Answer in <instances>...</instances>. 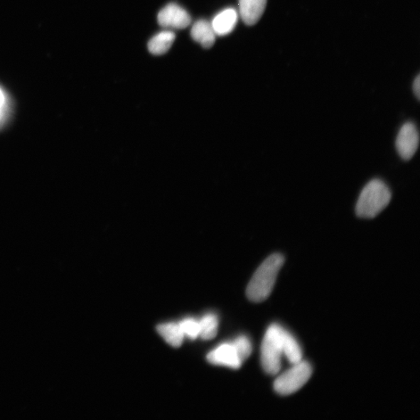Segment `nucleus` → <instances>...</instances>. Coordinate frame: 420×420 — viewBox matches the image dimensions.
Wrapping results in <instances>:
<instances>
[{"mask_svg":"<svg viewBox=\"0 0 420 420\" xmlns=\"http://www.w3.org/2000/svg\"><path fill=\"white\" fill-rule=\"evenodd\" d=\"M284 261L282 254L274 253L262 263L247 287V296L251 301L259 303L269 298Z\"/></svg>","mask_w":420,"mask_h":420,"instance_id":"1","label":"nucleus"},{"mask_svg":"<svg viewBox=\"0 0 420 420\" xmlns=\"http://www.w3.org/2000/svg\"><path fill=\"white\" fill-rule=\"evenodd\" d=\"M392 200L390 188L381 179H373L362 190L356 205L358 217L373 219L388 207Z\"/></svg>","mask_w":420,"mask_h":420,"instance_id":"2","label":"nucleus"},{"mask_svg":"<svg viewBox=\"0 0 420 420\" xmlns=\"http://www.w3.org/2000/svg\"><path fill=\"white\" fill-rule=\"evenodd\" d=\"M284 332V328L277 324L270 325L262 343V366L271 375H277L281 369Z\"/></svg>","mask_w":420,"mask_h":420,"instance_id":"3","label":"nucleus"},{"mask_svg":"<svg viewBox=\"0 0 420 420\" xmlns=\"http://www.w3.org/2000/svg\"><path fill=\"white\" fill-rule=\"evenodd\" d=\"M312 375V367L306 361H301L280 375L274 382V390L279 394H291L300 390Z\"/></svg>","mask_w":420,"mask_h":420,"instance_id":"4","label":"nucleus"},{"mask_svg":"<svg viewBox=\"0 0 420 420\" xmlns=\"http://www.w3.org/2000/svg\"><path fill=\"white\" fill-rule=\"evenodd\" d=\"M419 144V131L414 123L406 122L398 134L395 146L403 160L409 161L418 150Z\"/></svg>","mask_w":420,"mask_h":420,"instance_id":"5","label":"nucleus"},{"mask_svg":"<svg viewBox=\"0 0 420 420\" xmlns=\"http://www.w3.org/2000/svg\"><path fill=\"white\" fill-rule=\"evenodd\" d=\"M160 26L166 28L183 29L191 23V16L176 4H170L160 11L158 16Z\"/></svg>","mask_w":420,"mask_h":420,"instance_id":"6","label":"nucleus"},{"mask_svg":"<svg viewBox=\"0 0 420 420\" xmlns=\"http://www.w3.org/2000/svg\"><path fill=\"white\" fill-rule=\"evenodd\" d=\"M209 363L213 365L225 366L232 369H239L242 362L232 343L220 344L216 349L212 350L208 355Z\"/></svg>","mask_w":420,"mask_h":420,"instance_id":"7","label":"nucleus"},{"mask_svg":"<svg viewBox=\"0 0 420 420\" xmlns=\"http://www.w3.org/2000/svg\"><path fill=\"white\" fill-rule=\"evenodd\" d=\"M267 0H239V13L247 26L257 23L264 13Z\"/></svg>","mask_w":420,"mask_h":420,"instance_id":"8","label":"nucleus"},{"mask_svg":"<svg viewBox=\"0 0 420 420\" xmlns=\"http://www.w3.org/2000/svg\"><path fill=\"white\" fill-rule=\"evenodd\" d=\"M238 14L234 8L220 12L211 22L212 27L217 36H224L232 32L237 23Z\"/></svg>","mask_w":420,"mask_h":420,"instance_id":"9","label":"nucleus"},{"mask_svg":"<svg viewBox=\"0 0 420 420\" xmlns=\"http://www.w3.org/2000/svg\"><path fill=\"white\" fill-rule=\"evenodd\" d=\"M192 38L204 48H211L215 43L216 34L211 22L205 20L197 21L191 30Z\"/></svg>","mask_w":420,"mask_h":420,"instance_id":"10","label":"nucleus"},{"mask_svg":"<svg viewBox=\"0 0 420 420\" xmlns=\"http://www.w3.org/2000/svg\"><path fill=\"white\" fill-rule=\"evenodd\" d=\"M175 40L176 34L174 32L170 30L163 31L150 40L149 43H148V48L153 55H161L169 50Z\"/></svg>","mask_w":420,"mask_h":420,"instance_id":"11","label":"nucleus"},{"mask_svg":"<svg viewBox=\"0 0 420 420\" xmlns=\"http://www.w3.org/2000/svg\"><path fill=\"white\" fill-rule=\"evenodd\" d=\"M156 330L173 348H180L184 341L185 335L178 323L161 324L156 327Z\"/></svg>","mask_w":420,"mask_h":420,"instance_id":"12","label":"nucleus"},{"mask_svg":"<svg viewBox=\"0 0 420 420\" xmlns=\"http://www.w3.org/2000/svg\"><path fill=\"white\" fill-rule=\"evenodd\" d=\"M284 354L291 364L296 365L302 360V351L295 338L285 330L283 335Z\"/></svg>","mask_w":420,"mask_h":420,"instance_id":"13","label":"nucleus"},{"mask_svg":"<svg viewBox=\"0 0 420 420\" xmlns=\"http://www.w3.org/2000/svg\"><path fill=\"white\" fill-rule=\"evenodd\" d=\"M200 336L204 340H211L217 336L218 332V318L216 315L208 314L199 321Z\"/></svg>","mask_w":420,"mask_h":420,"instance_id":"14","label":"nucleus"},{"mask_svg":"<svg viewBox=\"0 0 420 420\" xmlns=\"http://www.w3.org/2000/svg\"><path fill=\"white\" fill-rule=\"evenodd\" d=\"M232 344L238 354L239 358L241 359L242 363L251 356L252 352V345L248 337L245 335L238 336L232 342Z\"/></svg>","mask_w":420,"mask_h":420,"instance_id":"15","label":"nucleus"},{"mask_svg":"<svg viewBox=\"0 0 420 420\" xmlns=\"http://www.w3.org/2000/svg\"><path fill=\"white\" fill-rule=\"evenodd\" d=\"M179 325L185 336L191 340H195L200 336V328L199 321L193 318H185L180 322Z\"/></svg>","mask_w":420,"mask_h":420,"instance_id":"16","label":"nucleus"},{"mask_svg":"<svg viewBox=\"0 0 420 420\" xmlns=\"http://www.w3.org/2000/svg\"><path fill=\"white\" fill-rule=\"evenodd\" d=\"M414 94L416 95V97L418 99H419V96H420V78H419V76H418L416 78V80H414Z\"/></svg>","mask_w":420,"mask_h":420,"instance_id":"17","label":"nucleus"},{"mask_svg":"<svg viewBox=\"0 0 420 420\" xmlns=\"http://www.w3.org/2000/svg\"><path fill=\"white\" fill-rule=\"evenodd\" d=\"M4 103V96L2 90L0 89V109H1Z\"/></svg>","mask_w":420,"mask_h":420,"instance_id":"18","label":"nucleus"}]
</instances>
